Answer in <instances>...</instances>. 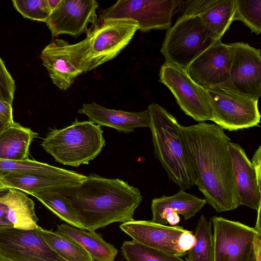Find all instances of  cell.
Returning a JSON list of instances; mask_svg holds the SVG:
<instances>
[{
    "label": "cell",
    "instance_id": "2",
    "mask_svg": "<svg viewBox=\"0 0 261 261\" xmlns=\"http://www.w3.org/2000/svg\"><path fill=\"white\" fill-rule=\"evenodd\" d=\"M59 190L70 200L83 229L92 232L134 220L142 200L139 190L127 182L95 174L75 186Z\"/></svg>",
    "mask_w": 261,
    "mask_h": 261
},
{
    "label": "cell",
    "instance_id": "4",
    "mask_svg": "<svg viewBox=\"0 0 261 261\" xmlns=\"http://www.w3.org/2000/svg\"><path fill=\"white\" fill-rule=\"evenodd\" d=\"M100 126L77 118L61 129H53L41 146L60 164L78 167L88 164L101 151L106 144Z\"/></svg>",
    "mask_w": 261,
    "mask_h": 261
},
{
    "label": "cell",
    "instance_id": "41",
    "mask_svg": "<svg viewBox=\"0 0 261 261\" xmlns=\"http://www.w3.org/2000/svg\"><path fill=\"white\" fill-rule=\"evenodd\" d=\"M0 261H10L9 260L3 258L0 256Z\"/></svg>",
    "mask_w": 261,
    "mask_h": 261
},
{
    "label": "cell",
    "instance_id": "38",
    "mask_svg": "<svg viewBox=\"0 0 261 261\" xmlns=\"http://www.w3.org/2000/svg\"><path fill=\"white\" fill-rule=\"evenodd\" d=\"M248 261H256V257L254 249V245H253V248L252 250V251L251 252V254L250 255V256L249 257Z\"/></svg>",
    "mask_w": 261,
    "mask_h": 261
},
{
    "label": "cell",
    "instance_id": "15",
    "mask_svg": "<svg viewBox=\"0 0 261 261\" xmlns=\"http://www.w3.org/2000/svg\"><path fill=\"white\" fill-rule=\"evenodd\" d=\"M0 256L10 261H66L36 229H0Z\"/></svg>",
    "mask_w": 261,
    "mask_h": 261
},
{
    "label": "cell",
    "instance_id": "14",
    "mask_svg": "<svg viewBox=\"0 0 261 261\" xmlns=\"http://www.w3.org/2000/svg\"><path fill=\"white\" fill-rule=\"evenodd\" d=\"M98 4L95 0H61L51 11L45 23L53 38L66 34L77 38L88 35L92 27L98 24L96 10Z\"/></svg>",
    "mask_w": 261,
    "mask_h": 261
},
{
    "label": "cell",
    "instance_id": "3",
    "mask_svg": "<svg viewBox=\"0 0 261 261\" xmlns=\"http://www.w3.org/2000/svg\"><path fill=\"white\" fill-rule=\"evenodd\" d=\"M147 110L155 158L170 180L180 189L191 188L195 185L196 175L180 138V124L173 115L157 103L150 104Z\"/></svg>",
    "mask_w": 261,
    "mask_h": 261
},
{
    "label": "cell",
    "instance_id": "28",
    "mask_svg": "<svg viewBox=\"0 0 261 261\" xmlns=\"http://www.w3.org/2000/svg\"><path fill=\"white\" fill-rule=\"evenodd\" d=\"M34 196L62 220L70 225L83 229L70 200L59 190L41 192L35 194Z\"/></svg>",
    "mask_w": 261,
    "mask_h": 261
},
{
    "label": "cell",
    "instance_id": "23",
    "mask_svg": "<svg viewBox=\"0 0 261 261\" xmlns=\"http://www.w3.org/2000/svg\"><path fill=\"white\" fill-rule=\"evenodd\" d=\"M57 232L65 235L80 244L91 256L93 261H114L117 249L106 242L101 234L86 231L68 224L57 226Z\"/></svg>",
    "mask_w": 261,
    "mask_h": 261
},
{
    "label": "cell",
    "instance_id": "34",
    "mask_svg": "<svg viewBox=\"0 0 261 261\" xmlns=\"http://www.w3.org/2000/svg\"><path fill=\"white\" fill-rule=\"evenodd\" d=\"M0 121L10 124L13 122L12 105L0 100Z\"/></svg>",
    "mask_w": 261,
    "mask_h": 261
},
{
    "label": "cell",
    "instance_id": "31",
    "mask_svg": "<svg viewBox=\"0 0 261 261\" xmlns=\"http://www.w3.org/2000/svg\"><path fill=\"white\" fill-rule=\"evenodd\" d=\"M12 3L23 17L33 20L46 22L51 12L47 0H13Z\"/></svg>",
    "mask_w": 261,
    "mask_h": 261
},
{
    "label": "cell",
    "instance_id": "36",
    "mask_svg": "<svg viewBox=\"0 0 261 261\" xmlns=\"http://www.w3.org/2000/svg\"><path fill=\"white\" fill-rule=\"evenodd\" d=\"M257 212V220L255 227H254L255 229L259 233H261L260 231V206H259L258 210L256 211Z\"/></svg>",
    "mask_w": 261,
    "mask_h": 261
},
{
    "label": "cell",
    "instance_id": "9",
    "mask_svg": "<svg viewBox=\"0 0 261 261\" xmlns=\"http://www.w3.org/2000/svg\"><path fill=\"white\" fill-rule=\"evenodd\" d=\"M120 228L133 240L178 257L185 256L195 242L194 234L180 226H170L151 221L133 220L122 223Z\"/></svg>",
    "mask_w": 261,
    "mask_h": 261
},
{
    "label": "cell",
    "instance_id": "18",
    "mask_svg": "<svg viewBox=\"0 0 261 261\" xmlns=\"http://www.w3.org/2000/svg\"><path fill=\"white\" fill-rule=\"evenodd\" d=\"M235 188L240 205L257 211L261 206V185L244 149L238 143L230 142Z\"/></svg>",
    "mask_w": 261,
    "mask_h": 261
},
{
    "label": "cell",
    "instance_id": "1",
    "mask_svg": "<svg viewBox=\"0 0 261 261\" xmlns=\"http://www.w3.org/2000/svg\"><path fill=\"white\" fill-rule=\"evenodd\" d=\"M179 133L196 175L195 185L218 213L240 205L233 178L229 151L230 139L216 124L200 122L179 125Z\"/></svg>",
    "mask_w": 261,
    "mask_h": 261
},
{
    "label": "cell",
    "instance_id": "40",
    "mask_svg": "<svg viewBox=\"0 0 261 261\" xmlns=\"http://www.w3.org/2000/svg\"><path fill=\"white\" fill-rule=\"evenodd\" d=\"M8 188L0 178V190Z\"/></svg>",
    "mask_w": 261,
    "mask_h": 261
},
{
    "label": "cell",
    "instance_id": "10",
    "mask_svg": "<svg viewBox=\"0 0 261 261\" xmlns=\"http://www.w3.org/2000/svg\"><path fill=\"white\" fill-rule=\"evenodd\" d=\"M159 75V82L170 89L186 115L199 122L211 120L213 111L206 90L194 82L186 71L165 63Z\"/></svg>",
    "mask_w": 261,
    "mask_h": 261
},
{
    "label": "cell",
    "instance_id": "20",
    "mask_svg": "<svg viewBox=\"0 0 261 261\" xmlns=\"http://www.w3.org/2000/svg\"><path fill=\"white\" fill-rule=\"evenodd\" d=\"M204 199L198 198L180 189L172 196L163 195L152 200L151 210L153 223L165 225L166 218L171 214L181 215L185 220L194 217L206 204Z\"/></svg>",
    "mask_w": 261,
    "mask_h": 261
},
{
    "label": "cell",
    "instance_id": "16",
    "mask_svg": "<svg viewBox=\"0 0 261 261\" xmlns=\"http://www.w3.org/2000/svg\"><path fill=\"white\" fill-rule=\"evenodd\" d=\"M232 60L229 44L218 40L196 57L188 66L186 72L205 89L222 85L228 79Z\"/></svg>",
    "mask_w": 261,
    "mask_h": 261
},
{
    "label": "cell",
    "instance_id": "21",
    "mask_svg": "<svg viewBox=\"0 0 261 261\" xmlns=\"http://www.w3.org/2000/svg\"><path fill=\"white\" fill-rule=\"evenodd\" d=\"M0 178L8 188L34 196L41 192L75 186L85 180L1 173Z\"/></svg>",
    "mask_w": 261,
    "mask_h": 261
},
{
    "label": "cell",
    "instance_id": "6",
    "mask_svg": "<svg viewBox=\"0 0 261 261\" xmlns=\"http://www.w3.org/2000/svg\"><path fill=\"white\" fill-rule=\"evenodd\" d=\"M90 51L89 34L81 42L73 44L53 38L42 50L40 57L53 83L59 89L66 90L79 75L89 71Z\"/></svg>",
    "mask_w": 261,
    "mask_h": 261
},
{
    "label": "cell",
    "instance_id": "39",
    "mask_svg": "<svg viewBox=\"0 0 261 261\" xmlns=\"http://www.w3.org/2000/svg\"><path fill=\"white\" fill-rule=\"evenodd\" d=\"M9 124H6L0 121V133L5 128V127L8 125Z\"/></svg>",
    "mask_w": 261,
    "mask_h": 261
},
{
    "label": "cell",
    "instance_id": "37",
    "mask_svg": "<svg viewBox=\"0 0 261 261\" xmlns=\"http://www.w3.org/2000/svg\"><path fill=\"white\" fill-rule=\"evenodd\" d=\"M61 0H47L48 4L51 11L58 6Z\"/></svg>",
    "mask_w": 261,
    "mask_h": 261
},
{
    "label": "cell",
    "instance_id": "27",
    "mask_svg": "<svg viewBox=\"0 0 261 261\" xmlns=\"http://www.w3.org/2000/svg\"><path fill=\"white\" fill-rule=\"evenodd\" d=\"M194 236L195 242L185 256L186 261H214V241L211 220L203 215L198 220Z\"/></svg>",
    "mask_w": 261,
    "mask_h": 261
},
{
    "label": "cell",
    "instance_id": "26",
    "mask_svg": "<svg viewBox=\"0 0 261 261\" xmlns=\"http://www.w3.org/2000/svg\"><path fill=\"white\" fill-rule=\"evenodd\" d=\"M236 0H216L211 7L199 16L218 40H221L233 21Z\"/></svg>",
    "mask_w": 261,
    "mask_h": 261
},
{
    "label": "cell",
    "instance_id": "30",
    "mask_svg": "<svg viewBox=\"0 0 261 261\" xmlns=\"http://www.w3.org/2000/svg\"><path fill=\"white\" fill-rule=\"evenodd\" d=\"M240 20L252 33H261V0H236L233 21Z\"/></svg>",
    "mask_w": 261,
    "mask_h": 261
},
{
    "label": "cell",
    "instance_id": "19",
    "mask_svg": "<svg viewBox=\"0 0 261 261\" xmlns=\"http://www.w3.org/2000/svg\"><path fill=\"white\" fill-rule=\"evenodd\" d=\"M86 115L89 121L99 126L112 127L119 133L134 132L137 127H150V117L148 110L128 112L107 108L95 102L84 103L77 111Z\"/></svg>",
    "mask_w": 261,
    "mask_h": 261
},
{
    "label": "cell",
    "instance_id": "11",
    "mask_svg": "<svg viewBox=\"0 0 261 261\" xmlns=\"http://www.w3.org/2000/svg\"><path fill=\"white\" fill-rule=\"evenodd\" d=\"M138 30L136 21L125 18L106 19L91 27L89 71L117 56Z\"/></svg>",
    "mask_w": 261,
    "mask_h": 261
},
{
    "label": "cell",
    "instance_id": "32",
    "mask_svg": "<svg viewBox=\"0 0 261 261\" xmlns=\"http://www.w3.org/2000/svg\"><path fill=\"white\" fill-rule=\"evenodd\" d=\"M16 85L0 57V100L12 105Z\"/></svg>",
    "mask_w": 261,
    "mask_h": 261
},
{
    "label": "cell",
    "instance_id": "35",
    "mask_svg": "<svg viewBox=\"0 0 261 261\" xmlns=\"http://www.w3.org/2000/svg\"><path fill=\"white\" fill-rule=\"evenodd\" d=\"M251 162L255 172L257 181L261 185V147L260 145L253 154Z\"/></svg>",
    "mask_w": 261,
    "mask_h": 261
},
{
    "label": "cell",
    "instance_id": "22",
    "mask_svg": "<svg viewBox=\"0 0 261 261\" xmlns=\"http://www.w3.org/2000/svg\"><path fill=\"white\" fill-rule=\"evenodd\" d=\"M38 134L13 121L0 133V160L22 161L29 159L32 142Z\"/></svg>",
    "mask_w": 261,
    "mask_h": 261
},
{
    "label": "cell",
    "instance_id": "17",
    "mask_svg": "<svg viewBox=\"0 0 261 261\" xmlns=\"http://www.w3.org/2000/svg\"><path fill=\"white\" fill-rule=\"evenodd\" d=\"M38 221L34 201L23 192L11 188L0 190V229H36Z\"/></svg>",
    "mask_w": 261,
    "mask_h": 261
},
{
    "label": "cell",
    "instance_id": "33",
    "mask_svg": "<svg viewBox=\"0 0 261 261\" xmlns=\"http://www.w3.org/2000/svg\"><path fill=\"white\" fill-rule=\"evenodd\" d=\"M216 0L181 1L178 8L179 16H200L211 7Z\"/></svg>",
    "mask_w": 261,
    "mask_h": 261
},
{
    "label": "cell",
    "instance_id": "8",
    "mask_svg": "<svg viewBox=\"0 0 261 261\" xmlns=\"http://www.w3.org/2000/svg\"><path fill=\"white\" fill-rule=\"evenodd\" d=\"M180 0H119L99 12L98 23L108 18H130L136 21L139 30L168 29Z\"/></svg>",
    "mask_w": 261,
    "mask_h": 261
},
{
    "label": "cell",
    "instance_id": "5",
    "mask_svg": "<svg viewBox=\"0 0 261 261\" xmlns=\"http://www.w3.org/2000/svg\"><path fill=\"white\" fill-rule=\"evenodd\" d=\"M217 41L200 16H179L167 30L161 53L165 63L186 71L196 57Z\"/></svg>",
    "mask_w": 261,
    "mask_h": 261
},
{
    "label": "cell",
    "instance_id": "13",
    "mask_svg": "<svg viewBox=\"0 0 261 261\" xmlns=\"http://www.w3.org/2000/svg\"><path fill=\"white\" fill-rule=\"evenodd\" d=\"M232 60L227 81L222 85L258 100L261 95L260 50L248 43H229Z\"/></svg>",
    "mask_w": 261,
    "mask_h": 261
},
{
    "label": "cell",
    "instance_id": "25",
    "mask_svg": "<svg viewBox=\"0 0 261 261\" xmlns=\"http://www.w3.org/2000/svg\"><path fill=\"white\" fill-rule=\"evenodd\" d=\"M37 231L48 246L66 261H93L80 244L67 236L40 226Z\"/></svg>",
    "mask_w": 261,
    "mask_h": 261
},
{
    "label": "cell",
    "instance_id": "12",
    "mask_svg": "<svg viewBox=\"0 0 261 261\" xmlns=\"http://www.w3.org/2000/svg\"><path fill=\"white\" fill-rule=\"evenodd\" d=\"M214 228V261H248L256 236L254 227L222 217L211 219Z\"/></svg>",
    "mask_w": 261,
    "mask_h": 261
},
{
    "label": "cell",
    "instance_id": "7",
    "mask_svg": "<svg viewBox=\"0 0 261 261\" xmlns=\"http://www.w3.org/2000/svg\"><path fill=\"white\" fill-rule=\"evenodd\" d=\"M206 90L213 111L211 121L223 129H243L257 126L260 122L258 100L221 85Z\"/></svg>",
    "mask_w": 261,
    "mask_h": 261
},
{
    "label": "cell",
    "instance_id": "24",
    "mask_svg": "<svg viewBox=\"0 0 261 261\" xmlns=\"http://www.w3.org/2000/svg\"><path fill=\"white\" fill-rule=\"evenodd\" d=\"M85 180L87 176L73 171L55 167L29 159L22 161L0 160L1 173Z\"/></svg>",
    "mask_w": 261,
    "mask_h": 261
},
{
    "label": "cell",
    "instance_id": "29",
    "mask_svg": "<svg viewBox=\"0 0 261 261\" xmlns=\"http://www.w3.org/2000/svg\"><path fill=\"white\" fill-rule=\"evenodd\" d=\"M121 248L126 261H185L180 257L166 254L135 240L125 241Z\"/></svg>",
    "mask_w": 261,
    "mask_h": 261
}]
</instances>
